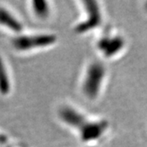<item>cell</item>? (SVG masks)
I'll return each instance as SVG.
<instances>
[{
  "label": "cell",
  "instance_id": "6da1fadb",
  "mask_svg": "<svg viewBox=\"0 0 147 147\" xmlns=\"http://www.w3.org/2000/svg\"><path fill=\"white\" fill-rule=\"evenodd\" d=\"M57 38L53 34H39L33 35H19L12 41V47L17 51L26 52L37 48L48 47L57 42Z\"/></svg>",
  "mask_w": 147,
  "mask_h": 147
},
{
  "label": "cell",
  "instance_id": "7a4b0ae2",
  "mask_svg": "<svg viewBox=\"0 0 147 147\" xmlns=\"http://www.w3.org/2000/svg\"><path fill=\"white\" fill-rule=\"evenodd\" d=\"M105 74V69L100 62L95 61L89 65L83 84V91L87 97L95 99L100 92Z\"/></svg>",
  "mask_w": 147,
  "mask_h": 147
},
{
  "label": "cell",
  "instance_id": "3957f363",
  "mask_svg": "<svg viewBox=\"0 0 147 147\" xmlns=\"http://www.w3.org/2000/svg\"><path fill=\"white\" fill-rule=\"evenodd\" d=\"M84 3L88 12V18L86 21L79 23L75 28V31L79 34L93 30L99 26L101 22V15L98 3L94 0H86Z\"/></svg>",
  "mask_w": 147,
  "mask_h": 147
},
{
  "label": "cell",
  "instance_id": "277c9868",
  "mask_svg": "<svg viewBox=\"0 0 147 147\" xmlns=\"http://www.w3.org/2000/svg\"><path fill=\"white\" fill-rule=\"evenodd\" d=\"M108 123L106 120L87 122L80 129L81 139L84 142H91L98 139L106 131Z\"/></svg>",
  "mask_w": 147,
  "mask_h": 147
},
{
  "label": "cell",
  "instance_id": "5b68a950",
  "mask_svg": "<svg viewBox=\"0 0 147 147\" xmlns=\"http://www.w3.org/2000/svg\"><path fill=\"white\" fill-rule=\"evenodd\" d=\"M59 115L61 119L64 123H65L69 126L79 128V130L88 122L86 118L82 114H80L74 108L69 106H65L61 108L59 112Z\"/></svg>",
  "mask_w": 147,
  "mask_h": 147
},
{
  "label": "cell",
  "instance_id": "8992f818",
  "mask_svg": "<svg viewBox=\"0 0 147 147\" xmlns=\"http://www.w3.org/2000/svg\"><path fill=\"white\" fill-rule=\"evenodd\" d=\"M0 26L16 33H21L23 30V25L21 21L3 7H0Z\"/></svg>",
  "mask_w": 147,
  "mask_h": 147
},
{
  "label": "cell",
  "instance_id": "52a82bcc",
  "mask_svg": "<svg viewBox=\"0 0 147 147\" xmlns=\"http://www.w3.org/2000/svg\"><path fill=\"white\" fill-rule=\"evenodd\" d=\"M125 44V40L121 36L111 37L108 46L103 52L106 57H110L116 55L120 50L123 49Z\"/></svg>",
  "mask_w": 147,
  "mask_h": 147
},
{
  "label": "cell",
  "instance_id": "ba28073f",
  "mask_svg": "<svg viewBox=\"0 0 147 147\" xmlns=\"http://www.w3.org/2000/svg\"><path fill=\"white\" fill-rule=\"evenodd\" d=\"M11 91V81L3 58L0 57V94L6 96Z\"/></svg>",
  "mask_w": 147,
  "mask_h": 147
},
{
  "label": "cell",
  "instance_id": "9c48e42d",
  "mask_svg": "<svg viewBox=\"0 0 147 147\" xmlns=\"http://www.w3.org/2000/svg\"><path fill=\"white\" fill-rule=\"evenodd\" d=\"M32 8L38 18H47L50 13V7L48 3L44 0H34L32 2Z\"/></svg>",
  "mask_w": 147,
  "mask_h": 147
},
{
  "label": "cell",
  "instance_id": "30bf717a",
  "mask_svg": "<svg viewBox=\"0 0 147 147\" xmlns=\"http://www.w3.org/2000/svg\"><path fill=\"white\" fill-rule=\"evenodd\" d=\"M7 142V137L5 135L0 133V146H3Z\"/></svg>",
  "mask_w": 147,
  "mask_h": 147
},
{
  "label": "cell",
  "instance_id": "8fae6325",
  "mask_svg": "<svg viewBox=\"0 0 147 147\" xmlns=\"http://www.w3.org/2000/svg\"><path fill=\"white\" fill-rule=\"evenodd\" d=\"M146 10H147V3H146Z\"/></svg>",
  "mask_w": 147,
  "mask_h": 147
},
{
  "label": "cell",
  "instance_id": "7c38bea8",
  "mask_svg": "<svg viewBox=\"0 0 147 147\" xmlns=\"http://www.w3.org/2000/svg\"><path fill=\"white\" fill-rule=\"evenodd\" d=\"M4 147H7V146H4Z\"/></svg>",
  "mask_w": 147,
  "mask_h": 147
}]
</instances>
